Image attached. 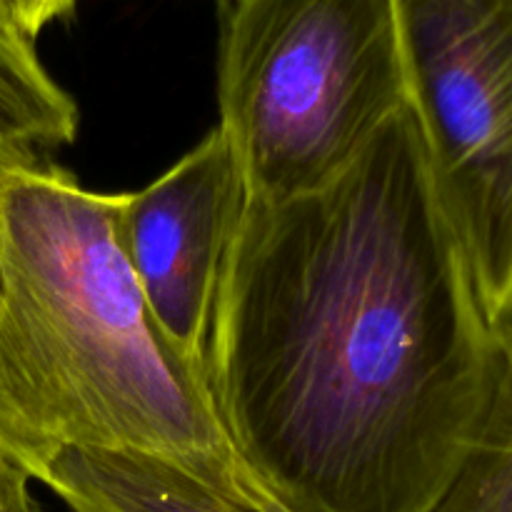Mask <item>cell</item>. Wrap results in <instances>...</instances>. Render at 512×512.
Returning a JSON list of instances; mask_svg holds the SVG:
<instances>
[{
	"mask_svg": "<svg viewBox=\"0 0 512 512\" xmlns=\"http://www.w3.org/2000/svg\"><path fill=\"white\" fill-rule=\"evenodd\" d=\"M218 98L248 200L325 188L408 105L393 0H230Z\"/></svg>",
	"mask_w": 512,
	"mask_h": 512,
	"instance_id": "obj_3",
	"label": "cell"
},
{
	"mask_svg": "<svg viewBox=\"0 0 512 512\" xmlns=\"http://www.w3.org/2000/svg\"><path fill=\"white\" fill-rule=\"evenodd\" d=\"M78 0H0V23L35 40L45 25L73 13Z\"/></svg>",
	"mask_w": 512,
	"mask_h": 512,
	"instance_id": "obj_9",
	"label": "cell"
},
{
	"mask_svg": "<svg viewBox=\"0 0 512 512\" xmlns=\"http://www.w3.org/2000/svg\"><path fill=\"white\" fill-rule=\"evenodd\" d=\"M18 158H8V155H0V200H3V175H5V168H8L10 163H15ZM0 288H3V280H0Z\"/></svg>",
	"mask_w": 512,
	"mask_h": 512,
	"instance_id": "obj_11",
	"label": "cell"
},
{
	"mask_svg": "<svg viewBox=\"0 0 512 512\" xmlns=\"http://www.w3.org/2000/svg\"><path fill=\"white\" fill-rule=\"evenodd\" d=\"M75 135V100L50 78L33 40L0 23V155L33 160Z\"/></svg>",
	"mask_w": 512,
	"mask_h": 512,
	"instance_id": "obj_7",
	"label": "cell"
},
{
	"mask_svg": "<svg viewBox=\"0 0 512 512\" xmlns=\"http://www.w3.org/2000/svg\"><path fill=\"white\" fill-rule=\"evenodd\" d=\"M408 105L495 325L512 305V0H393Z\"/></svg>",
	"mask_w": 512,
	"mask_h": 512,
	"instance_id": "obj_4",
	"label": "cell"
},
{
	"mask_svg": "<svg viewBox=\"0 0 512 512\" xmlns=\"http://www.w3.org/2000/svg\"><path fill=\"white\" fill-rule=\"evenodd\" d=\"M500 375L480 438L433 512H512V305L498 325Z\"/></svg>",
	"mask_w": 512,
	"mask_h": 512,
	"instance_id": "obj_8",
	"label": "cell"
},
{
	"mask_svg": "<svg viewBox=\"0 0 512 512\" xmlns=\"http://www.w3.org/2000/svg\"><path fill=\"white\" fill-rule=\"evenodd\" d=\"M245 205L243 173L220 130L148 188L120 195V253L160 330L203 365L220 278Z\"/></svg>",
	"mask_w": 512,
	"mask_h": 512,
	"instance_id": "obj_5",
	"label": "cell"
},
{
	"mask_svg": "<svg viewBox=\"0 0 512 512\" xmlns=\"http://www.w3.org/2000/svg\"><path fill=\"white\" fill-rule=\"evenodd\" d=\"M30 475L0 448V512H40L30 498Z\"/></svg>",
	"mask_w": 512,
	"mask_h": 512,
	"instance_id": "obj_10",
	"label": "cell"
},
{
	"mask_svg": "<svg viewBox=\"0 0 512 512\" xmlns=\"http://www.w3.org/2000/svg\"><path fill=\"white\" fill-rule=\"evenodd\" d=\"M35 480L70 512H290L235 453L68 448Z\"/></svg>",
	"mask_w": 512,
	"mask_h": 512,
	"instance_id": "obj_6",
	"label": "cell"
},
{
	"mask_svg": "<svg viewBox=\"0 0 512 512\" xmlns=\"http://www.w3.org/2000/svg\"><path fill=\"white\" fill-rule=\"evenodd\" d=\"M120 195L15 160L0 200V448L233 455L205 365L160 330L115 235ZM238 455V453H235Z\"/></svg>",
	"mask_w": 512,
	"mask_h": 512,
	"instance_id": "obj_2",
	"label": "cell"
},
{
	"mask_svg": "<svg viewBox=\"0 0 512 512\" xmlns=\"http://www.w3.org/2000/svg\"><path fill=\"white\" fill-rule=\"evenodd\" d=\"M498 375L410 105L325 188L248 200L205 378L238 458L290 512H433Z\"/></svg>",
	"mask_w": 512,
	"mask_h": 512,
	"instance_id": "obj_1",
	"label": "cell"
}]
</instances>
